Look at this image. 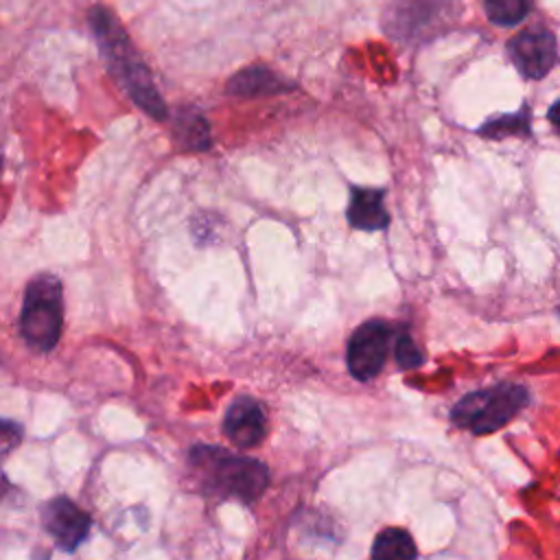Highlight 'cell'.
<instances>
[{
	"instance_id": "2e32d148",
	"label": "cell",
	"mask_w": 560,
	"mask_h": 560,
	"mask_svg": "<svg viewBox=\"0 0 560 560\" xmlns=\"http://www.w3.org/2000/svg\"><path fill=\"white\" fill-rule=\"evenodd\" d=\"M20 435H22V429L15 422L2 420V453L4 455L20 442Z\"/></svg>"
},
{
	"instance_id": "e0dca14e",
	"label": "cell",
	"mask_w": 560,
	"mask_h": 560,
	"mask_svg": "<svg viewBox=\"0 0 560 560\" xmlns=\"http://www.w3.org/2000/svg\"><path fill=\"white\" fill-rule=\"evenodd\" d=\"M547 118H549V122L560 131V101H556V103L549 107Z\"/></svg>"
},
{
	"instance_id": "30bf717a",
	"label": "cell",
	"mask_w": 560,
	"mask_h": 560,
	"mask_svg": "<svg viewBox=\"0 0 560 560\" xmlns=\"http://www.w3.org/2000/svg\"><path fill=\"white\" fill-rule=\"evenodd\" d=\"M291 88L293 83H284L278 74L260 66L241 70L228 83V92L236 96H262V94H276L280 90H291Z\"/></svg>"
},
{
	"instance_id": "5bb4252c",
	"label": "cell",
	"mask_w": 560,
	"mask_h": 560,
	"mask_svg": "<svg viewBox=\"0 0 560 560\" xmlns=\"http://www.w3.org/2000/svg\"><path fill=\"white\" fill-rule=\"evenodd\" d=\"M479 133L488 136V138H505V136H525L529 133V118H527V109L518 112V114H503L497 118H490Z\"/></svg>"
},
{
	"instance_id": "7a4b0ae2",
	"label": "cell",
	"mask_w": 560,
	"mask_h": 560,
	"mask_svg": "<svg viewBox=\"0 0 560 560\" xmlns=\"http://www.w3.org/2000/svg\"><path fill=\"white\" fill-rule=\"evenodd\" d=\"M188 462L201 488L223 499L254 503L269 486V470L262 462L221 446L199 444L190 448Z\"/></svg>"
},
{
	"instance_id": "ba28073f",
	"label": "cell",
	"mask_w": 560,
	"mask_h": 560,
	"mask_svg": "<svg viewBox=\"0 0 560 560\" xmlns=\"http://www.w3.org/2000/svg\"><path fill=\"white\" fill-rule=\"evenodd\" d=\"M223 431L241 448L258 446L267 433L265 407L252 396L236 398L225 411Z\"/></svg>"
},
{
	"instance_id": "4fadbf2b",
	"label": "cell",
	"mask_w": 560,
	"mask_h": 560,
	"mask_svg": "<svg viewBox=\"0 0 560 560\" xmlns=\"http://www.w3.org/2000/svg\"><path fill=\"white\" fill-rule=\"evenodd\" d=\"M486 15L497 26H516L529 13V0H483Z\"/></svg>"
},
{
	"instance_id": "8992f818",
	"label": "cell",
	"mask_w": 560,
	"mask_h": 560,
	"mask_svg": "<svg viewBox=\"0 0 560 560\" xmlns=\"http://www.w3.org/2000/svg\"><path fill=\"white\" fill-rule=\"evenodd\" d=\"M42 523L55 545L63 551L77 549L90 534V514L68 497H55L42 508Z\"/></svg>"
},
{
	"instance_id": "8fae6325",
	"label": "cell",
	"mask_w": 560,
	"mask_h": 560,
	"mask_svg": "<svg viewBox=\"0 0 560 560\" xmlns=\"http://www.w3.org/2000/svg\"><path fill=\"white\" fill-rule=\"evenodd\" d=\"M173 133L175 140L188 151H206L212 144L210 125L195 107H186L177 114Z\"/></svg>"
},
{
	"instance_id": "9c48e42d",
	"label": "cell",
	"mask_w": 560,
	"mask_h": 560,
	"mask_svg": "<svg viewBox=\"0 0 560 560\" xmlns=\"http://www.w3.org/2000/svg\"><path fill=\"white\" fill-rule=\"evenodd\" d=\"M385 190L383 188H368V186H352L350 201H348V223L357 230L378 232L387 228L389 214L385 210Z\"/></svg>"
},
{
	"instance_id": "6da1fadb",
	"label": "cell",
	"mask_w": 560,
	"mask_h": 560,
	"mask_svg": "<svg viewBox=\"0 0 560 560\" xmlns=\"http://www.w3.org/2000/svg\"><path fill=\"white\" fill-rule=\"evenodd\" d=\"M90 26L98 42V48L107 61L109 72L118 79L122 90L131 96V101L142 107L151 118L164 120L166 105L155 90L151 74L142 59L131 48V42L118 20L103 7H96L90 13Z\"/></svg>"
},
{
	"instance_id": "3957f363",
	"label": "cell",
	"mask_w": 560,
	"mask_h": 560,
	"mask_svg": "<svg viewBox=\"0 0 560 560\" xmlns=\"http://www.w3.org/2000/svg\"><path fill=\"white\" fill-rule=\"evenodd\" d=\"M18 326L33 352H50L57 346L63 326V291L57 276L39 273L26 284Z\"/></svg>"
},
{
	"instance_id": "7c38bea8",
	"label": "cell",
	"mask_w": 560,
	"mask_h": 560,
	"mask_svg": "<svg viewBox=\"0 0 560 560\" xmlns=\"http://www.w3.org/2000/svg\"><path fill=\"white\" fill-rule=\"evenodd\" d=\"M418 549L413 538L400 527H385L372 542V558H416Z\"/></svg>"
},
{
	"instance_id": "277c9868",
	"label": "cell",
	"mask_w": 560,
	"mask_h": 560,
	"mask_svg": "<svg viewBox=\"0 0 560 560\" xmlns=\"http://www.w3.org/2000/svg\"><path fill=\"white\" fill-rule=\"evenodd\" d=\"M527 402L529 392L523 385L499 383L462 396L451 411V420L459 429L486 435L505 427Z\"/></svg>"
},
{
	"instance_id": "9a60e30c",
	"label": "cell",
	"mask_w": 560,
	"mask_h": 560,
	"mask_svg": "<svg viewBox=\"0 0 560 560\" xmlns=\"http://www.w3.org/2000/svg\"><path fill=\"white\" fill-rule=\"evenodd\" d=\"M396 361L400 368L405 370H411V368H418L422 365L424 357L422 352L418 350V346L413 343V339L407 335V332H400L396 337Z\"/></svg>"
},
{
	"instance_id": "52a82bcc",
	"label": "cell",
	"mask_w": 560,
	"mask_h": 560,
	"mask_svg": "<svg viewBox=\"0 0 560 560\" xmlns=\"http://www.w3.org/2000/svg\"><path fill=\"white\" fill-rule=\"evenodd\" d=\"M508 52L523 77L542 79L556 63V39L545 28H527L510 39Z\"/></svg>"
},
{
	"instance_id": "5b68a950",
	"label": "cell",
	"mask_w": 560,
	"mask_h": 560,
	"mask_svg": "<svg viewBox=\"0 0 560 560\" xmlns=\"http://www.w3.org/2000/svg\"><path fill=\"white\" fill-rule=\"evenodd\" d=\"M389 339L392 328L383 319H370L352 332L348 341L346 363L357 381H372L383 370Z\"/></svg>"
}]
</instances>
